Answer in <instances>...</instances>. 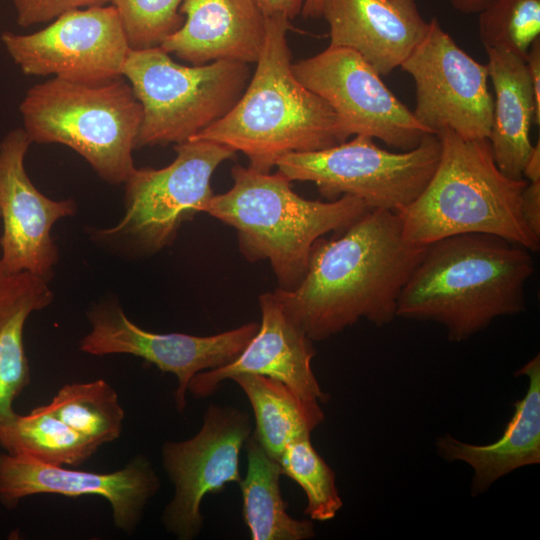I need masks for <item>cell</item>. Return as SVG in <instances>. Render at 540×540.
<instances>
[{"label":"cell","instance_id":"obj_1","mask_svg":"<svg viewBox=\"0 0 540 540\" xmlns=\"http://www.w3.org/2000/svg\"><path fill=\"white\" fill-rule=\"evenodd\" d=\"M333 239L318 238L307 271L292 290L273 293L313 341L364 318L383 326L397 316L400 293L427 245L403 234L396 212L370 209Z\"/></svg>","mask_w":540,"mask_h":540},{"label":"cell","instance_id":"obj_2","mask_svg":"<svg viewBox=\"0 0 540 540\" xmlns=\"http://www.w3.org/2000/svg\"><path fill=\"white\" fill-rule=\"evenodd\" d=\"M531 252L501 237L471 233L428 244L404 285L396 315L442 324L462 342L501 316L525 310Z\"/></svg>","mask_w":540,"mask_h":540},{"label":"cell","instance_id":"obj_3","mask_svg":"<svg viewBox=\"0 0 540 540\" xmlns=\"http://www.w3.org/2000/svg\"><path fill=\"white\" fill-rule=\"evenodd\" d=\"M290 28L285 16L267 17L264 44L242 96L224 117L191 138L240 151L251 168L264 173L289 153L321 150L348 139L331 106L295 77L287 42Z\"/></svg>","mask_w":540,"mask_h":540},{"label":"cell","instance_id":"obj_4","mask_svg":"<svg viewBox=\"0 0 540 540\" xmlns=\"http://www.w3.org/2000/svg\"><path fill=\"white\" fill-rule=\"evenodd\" d=\"M436 135L441 153L433 175L412 202L396 211L405 238L428 245L449 236L481 233L538 251L540 238L521 211L528 182L500 171L488 139L466 140L449 130Z\"/></svg>","mask_w":540,"mask_h":540},{"label":"cell","instance_id":"obj_5","mask_svg":"<svg viewBox=\"0 0 540 540\" xmlns=\"http://www.w3.org/2000/svg\"><path fill=\"white\" fill-rule=\"evenodd\" d=\"M231 177L232 187L213 195L204 213L236 230L239 250L248 261L269 260L283 290L300 284L318 238L342 232L371 209L349 195L328 202L307 200L280 171L264 173L237 164Z\"/></svg>","mask_w":540,"mask_h":540},{"label":"cell","instance_id":"obj_6","mask_svg":"<svg viewBox=\"0 0 540 540\" xmlns=\"http://www.w3.org/2000/svg\"><path fill=\"white\" fill-rule=\"evenodd\" d=\"M19 110L31 143L65 145L104 181L125 183L143 112L124 77L81 83L52 77L30 87Z\"/></svg>","mask_w":540,"mask_h":540},{"label":"cell","instance_id":"obj_7","mask_svg":"<svg viewBox=\"0 0 540 540\" xmlns=\"http://www.w3.org/2000/svg\"><path fill=\"white\" fill-rule=\"evenodd\" d=\"M122 76L142 106L137 148L188 140L224 117L251 78L247 63L185 66L160 46L131 49Z\"/></svg>","mask_w":540,"mask_h":540},{"label":"cell","instance_id":"obj_8","mask_svg":"<svg viewBox=\"0 0 540 540\" xmlns=\"http://www.w3.org/2000/svg\"><path fill=\"white\" fill-rule=\"evenodd\" d=\"M174 150L175 159L164 168H135L124 183L122 218L112 227L93 230L95 240L153 254L174 242L183 222L204 213L214 195V171L236 151L195 138L175 144Z\"/></svg>","mask_w":540,"mask_h":540},{"label":"cell","instance_id":"obj_9","mask_svg":"<svg viewBox=\"0 0 540 540\" xmlns=\"http://www.w3.org/2000/svg\"><path fill=\"white\" fill-rule=\"evenodd\" d=\"M440 153L436 134H427L415 148L401 152L379 147L370 136L355 135L325 149L289 153L276 166L291 181L313 182L329 201L349 195L371 209L396 212L424 189Z\"/></svg>","mask_w":540,"mask_h":540},{"label":"cell","instance_id":"obj_10","mask_svg":"<svg viewBox=\"0 0 540 540\" xmlns=\"http://www.w3.org/2000/svg\"><path fill=\"white\" fill-rule=\"evenodd\" d=\"M415 85L413 114L432 134L449 130L466 140L488 139L493 97L488 71L461 49L437 18L400 67Z\"/></svg>","mask_w":540,"mask_h":540},{"label":"cell","instance_id":"obj_11","mask_svg":"<svg viewBox=\"0 0 540 540\" xmlns=\"http://www.w3.org/2000/svg\"><path fill=\"white\" fill-rule=\"evenodd\" d=\"M0 39L23 74L81 83L123 77L131 50L111 4L65 12L33 33L4 31Z\"/></svg>","mask_w":540,"mask_h":540},{"label":"cell","instance_id":"obj_12","mask_svg":"<svg viewBox=\"0 0 540 540\" xmlns=\"http://www.w3.org/2000/svg\"><path fill=\"white\" fill-rule=\"evenodd\" d=\"M292 70L302 85L331 106L349 136H370L407 151L432 134L349 48L329 45L292 64Z\"/></svg>","mask_w":540,"mask_h":540},{"label":"cell","instance_id":"obj_13","mask_svg":"<svg viewBox=\"0 0 540 540\" xmlns=\"http://www.w3.org/2000/svg\"><path fill=\"white\" fill-rule=\"evenodd\" d=\"M252 430L249 416L233 407L209 405L201 429L184 441H167L162 464L174 485L162 523L179 540L196 538L203 527L201 503L228 483L241 481L240 452Z\"/></svg>","mask_w":540,"mask_h":540},{"label":"cell","instance_id":"obj_14","mask_svg":"<svg viewBox=\"0 0 540 540\" xmlns=\"http://www.w3.org/2000/svg\"><path fill=\"white\" fill-rule=\"evenodd\" d=\"M90 331L81 339L80 350L94 356L128 354L154 364L177 377L176 409L183 413L192 378L199 372L233 361L259 328L250 322L210 336L184 333H154L133 323L115 301L94 305L88 312Z\"/></svg>","mask_w":540,"mask_h":540},{"label":"cell","instance_id":"obj_15","mask_svg":"<svg viewBox=\"0 0 540 540\" xmlns=\"http://www.w3.org/2000/svg\"><path fill=\"white\" fill-rule=\"evenodd\" d=\"M159 488L160 479L144 455L119 470L101 473L47 464L26 454H0V503L8 509L37 494L98 496L111 505L114 526L131 534Z\"/></svg>","mask_w":540,"mask_h":540},{"label":"cell","instance_id":"obj_16","mask_svg":"<svg viewBox=\"0 0 540 540\" xmlns=\"http://www.w3.org/2000/svg\"><path fill=\"white\" fill-rule=\"evenodd\" d=\"M30 144L23 128L0 141V262L10 272L27 271L49 282L59 260L52 227L77 207L74 200L50 199L33 185L24 166Z\"/></svg>","mask_w":540,"mask_h":540},{"label":"cell","instance_id":"obj_17","mask_svg":"<svg viewBox=\"0 0 540 540\" xmlns=\"http://www.w3.org/2000/svg\"><path fill=\"white\" fill-rule=\"evenodd\" d=\"M259 306L261 324L244 350L224 366L197 373L187 390L204 398L227 379L253 374L281 381L307 403H326L329 395L312 371V340L288 317L273 292L261 294Z\"/></svg>","mask_w":540,"mask_h":540},{"label":"cell","instance_id":"obj_18","mask_svg":"<svg viewBox=\"0 0 540 540\" xmlns=\"http://www.w3.org/2000/svg\"><path fill=\"white\" fill-rule=\"evenodd\" d=\"M321 17L330 45L357 52L380 76L400 67L428 27L416 0H323Z\"/></svg>","mask_w":540,"mask_h":540},{"label":"cell","instance_id":"obj_19","mask_svg":"<svg viewBox=\"0 0 540 540\" xmlns=\"http://www.w3.org/2000/svg\"><path fill=\"white\" fill-rule=\"evenodd\" d=\"M182 26L160 47L190 63L218 60L256 63L267 29V16L255 0H183Z\"/></svg>","mask_w":540,"mask_h":540},{"label":"cell","instance_id":"obj_20","mask_svg":"<svg viewBox=\"0 0 540 540\" xmlns=\"http://www.w3.org/2000/svg\"><path fill=\"white\" fill-rule=\"evenodd\" d=\"M515 376H526L528 388L514 403V413L501 437L487 445L462 442L450 434L437 438L438 454L449 462L463 461L474 471L470 486L473 497L510 472L540 463V355L519 368Z\"/></svg>","mask_w":540,"mask_h":540},{"label":"cell","instance_id":"obj_21","mask_svg":"<svg viewBox=\"0 0 540 540\" xmlns=\"http://www.w3.org/2000/svg\"><path fill=\"white\" fill-rule=\"evenodd\" d=\"M493 99L488 140L497 167L512 179H523L525 164L533 150L530 128L535 101L525 60L498 48H485Z\"/></svg>","mask_w":540,"mask_h":540},{"label":"cell","instance_id":"obj_22","mask_svg":"<svg viewBox=\"0 0 540 540\" xmlns=\"http://www.w3.org/2000/svg\"><path fill=\"white\" fill-rule=\"evenodd\" d=\"M52 300L43 278L27 271L10 272L0 262V429L17 416L13 402L30 383L23 344L25 322Z\"/></svg>","mask_w":540,"mask_h":540},{"label":"cell","instance_id":"obj_23","mask_svg":"<svg viewBox=\"0 0 540 540\" xmlns=\"http://www.w3.org/2000/svg\"><path fill=\"white\" fill-rule=\"evenodd\" d=\"M248 467L239 482L243 519L253 540H305L315 535L311 520H298L287 513L280 489L281 466L252 435L245 443Z\"/></svg>","mask_w":540,"mask_h":540},{"label":"cell","instance_id":"obj_24","mask_svg":"<svg viewBox=\"0 0 540 540\" xmlns=\"http://www.w3.org/2000/svg\"><path fill=\"white\" fill-rule=\"evenodd\" d=\"M248 397L255 414L253 436L266 453L278 460L292 440L310 436L325 418L320 404L303 401L276 379L244 374L232 379Z\"/></svg>","mask_w":540,"mask_h":540},{"label":"cell","instance_id":"obj_25","mask_svg":"<svg viewBox=\"0 0 540 540\" xmlns=\"http://www.w3.org/2000/svg\"><path fill=\"white\" fill-rule=\"evenodd\" d=\"M0 446L10 454H26L56 466H79L99 447L48 411L34 408L0 429Z\"/></svg>","mask_w":540,"mask_h":540},{"label":"cell","instance_id":"obj_26","mask_svg":"<svg viewBox=\"0 0 540 540\" xmlns=\"http://www.w3.org/2000/svg\"><path fill=\"white\" fill-rule=\"evenodd\" d=\"M44 406L97 447L122 433L124 409L117 392L103 379L66 384Z\"/></svg>","mask_w":540,"mask_h":540},{"label":"cell","instance_id":"obj_27","mask_svg":"<svg viewBox=\"0 0 540 540\" xmlns=\"http://www.w3.org/2000/svg\"><path fill=\"white\" fill-rule=\"evenodd\" d=\"M282 474L287 475L304 490L307 506L304 514L311 520L333 519L343 505L335 472L318 454L310 436L290 441L278 459Z\"/></svg>","mask_w":540,"mask_h":540},{"label":"cell","instance_id":"obj_28","mask_svg":"<svg viewBox=\"0 0 540 540\" xmlns=\"http://www.w3.org/2000/svg\"><path fill=\"white\" fill-rule=\"evenodd\" d=\"M478 14L479 38L485 48L504 49L525 60L540 37V0H490Z\"/></svg>","mask_w":540,"mask_h":540},{"label":"cell","instance_id":"obj_29","mask_svg":"<svg viewBox=\"0 0 540 540\" xmlns=\"http://www.w3.org/2000/svg\"><path fill=\"white\" fill-rule=\"evenodd\" d=\"M183 0H110L120 16L131 49L160 46L184 22Z\"/></svg>","mask_w":540,"mask_h":540},{"label":"cell","instance_id":"obj_30","mask_svg":"<svg viewBox=\"0 0 540 540\" xmlns=\"http://www.w3.org/2000/svg\"><path fill=\"white\" fill-rule=\"evenodd\" d=\"M16 21L29 27L52 21L61 14L80 8L110 4V0H13Z\"/></svg>","mask_w":540,"mask_h":540},{"label":"cell","instance_id":"obj_31","mask_svg":"<svg viewBox=\"0 0 540 540\" xmlns=\"http://www.w3.org/2000/svg\"><path fill=\"white\" fill-rule=\"evenodd\" d=\"M521 211L528 228L540 238V181L527 183L522 192Z\"/></svg>","mask_w":540,"mask_h":540},{"label":"cell","instance_id":"obj_32","mask_svg":"<svg viewBox=\"0 0 540 540\" xmlns=\"http://www.w3.org/2000/svg\"><path fill=\"white\" fill-rule=\"evenodd\" d=\"M525 63L531 80L535 114L533 124L540 125V37L533 41L525 57Z\"/></svg>","mask_w":540,"mask_h":540},{"label":"cell","instance_id":"obj_33","mask_svg":"<svg viewBox=\"0 0 540 540\" xmlns=\"http://www.w3.org/2000/svg\"><path fill=\"white\" fill-rule=\"evenodd\" d=\"M267 17L285 16L289 20L301 13L305 0H255Z\"/></svg>","mask_w":540,"mask_h":540},{"label":"cell","instance_id":"obj_34","mask_svg":"<svg viewBox=\"0 0 540 540\" xmlns=\"http://www.w3.org/2000/svg\"><path fill=\"white\" fill-rule=\"evenodd\" d=\"M523 176L529 182L540 181V140L533 146V150L525 164Z\"/></svg>","mask_w":540,"mask_h":540},{"label":"cell","instance_id":"obj_35","mask_svg":"<svg viewBox=\"0 0 540 540\" xmlns=\"http://www.w3.org/2000/svg\"><path fill=\"white\" fill-rule=\"evenodd\" d=\"M451 6L464 14L479 13L490 0H448Z\"/></svg>","mask_w":540,"mask_h":540},{"label":"cell","instance_id":"obj_36","mask_svg":"<svg viewBox=\"0 0 540 540\" xmlns=\"http://www.w3.org/2000/svg\"><path fill=\"white\" fill-rule=\"evenodd\" d=\"M322 1L323 0H305L300 14L304 18L321 17Z\"/></svg>","mask_w":540,"mask_h":540}]
</instances>
